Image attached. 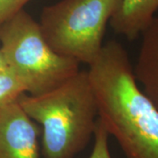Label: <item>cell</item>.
Segmentation results:
<instances>
[{"label":"cell","mask_w":158,"mask_h":158,"mask_svg":"<svg viewBox=\"0 0 158 158\" xmlns=\"http://www.w3.org/2000/svg\"><path fill=\"white\" fill-rule=\"evenodd\" d=\"M39 135L18 100L0 111V158H40Z\"/></svg>","instance_id":"5"},{"label":"cell","mask_w":158,"mask_h":158,"mask_svg":"<svg viewBox=\"0 0 158 158\" xmlns=\"http://www.w3.org/2000/svg\"><path fill=\"white\" fill-rule=\"evenodd\" d=\"M88 73L98 118L126 158H158V109L138 85L124 47L104 44Z\"/></svg>","instance_id":"1"},{"label":"cell","mask_w":158,"mask_h":158,"mask_svg":"<svg viewBox=\"0 0 158 158\" xmlns=\"http://www.w3.org/2000/svg\"><path fill=\"white\" fill-rule=\"evenodd\" d=\"M119 0H60L45 6L40 27L50 48L88 66L103 48L107 24Z\"/></svg>","instance_id":"4"},{"label":"cell","mask_w":158,"mask_h":158,"mask_svg":"<svg viewBox=\"0 0 158 158\" xmlns=\"http://www.w3.org/2000/svg\"><path fill=\"white\" fill-rule=\"evenodd\" d=\"M0 50L29 95L52 90L80 70V63L51 48L39 22L24 9L0 26Z\"/></svg>","instance_id":"3"},{"label":"cell","mask_w":158,"mask_h":158,"mask_svg":"<svg viewBox=\"0 0 158 158\" xmlns=\"http://www.w3.org/2000/svg\"><path fill=\"white\" fill-rule=\"evenodd\" d=\"M158 11V0H119L110 19L117 34L129 40L139 37Z\"/></svg>","instance_id":"7"},{"label":"cell","mask_w":158,"mask_h":158,"mask_svg":"<svg viewBox=\"0 0 158 158\" xmlns=\"http://www.w3.org/2000/svg\"><path fill=\"white\" fill-rule=\"evenodd\" d=\"M31 0H0V26L24 9Z\"/></svg>","instance_id":"10"},{"label":"cell","mask_w":158,"mask_h":158,"mask_svg":"<svg viewBox=\"0 0 158 158\" xmlns=\"http://www.w3.org/2000/svg\"><path fill=\"white\" fill-rule=\"evenodd\" d=\"M24 93L26 87L16 75L8 69L0 70V111Z\"/></svg>","instance_id":"8"},{"label":"cell","mask_w":158,"mask_h":158,"mask_svg":"<svg viewBox=\"0 0 158 158\" xmlns=\"http://www.w3.org/2000/svg\"><path fill=\"white\" fill-rule=\"evenodd\" d=\"M7 69V65H6L5 57H4L2 52L0 50V70H4V69Z\"/></svg>","instance_id":"11"},{"label":"cell","mask_w":158,"mask_h":158,"mask_svg":"<svg viewBox=\"0 0 158 158\" xmlns=\"http://www.w3.org/2000/svg\"><path fill=\"white\" fill-rule=\"evenodd\" d=\"M109 134L98 118L94 130V145L89 158H112L109 149Z\"/></svg>","instance_id":"9"},{"label":"cell","mask_w":158,"mask_h":158,"mask_svg":"<svg viewBox=\"0 0 158 158\" xmlns=\"http://www.w3.org/2000/svg\"><path fill=\"white\" fill-rule=\"evenodd\" d=\"M134 74L138 85L158 109V15L141 34Z\"/></svg>","instance_id":"6"},{"label":"cell","mask_w":158,"mask_h":158,"mask_svg":"<svg viewBox=\"0 0 158 158\" xmlns=\"http://www.w3.org/2000/svg\"><path fill=\"white\" fill-rule=\"evenodd\" d=\"M18 102L29 118L42 127L45 158H74L94 135L98 109L88 70H79L44 93H24Z\"/></svg>","instance_id":"2"}]
</instances>
